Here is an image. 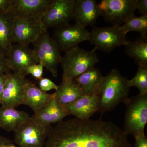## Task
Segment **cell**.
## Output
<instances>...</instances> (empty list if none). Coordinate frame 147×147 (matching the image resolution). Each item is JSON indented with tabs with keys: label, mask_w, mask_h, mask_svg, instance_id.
<instances>
[{
	"label": "cell",
	"mask_w": 147,
	"mask_h": 147,
	"mask_svg": "<svg viewBox=\"0 0 147 147\" xmlns=\"http://www.w3.org/2000/svg\"><path fill=\"white\" fill-rule=\"evenodd\" d=\"M127 135L116 124L76 118L59 123L44 147H131Z\"/></svg>",
	"instance_id": "6da1fadb"
},
{
	"label": "cell",
	"mask_w": 147,
	"mask_h": 147,
	"mask_svg": "<svg viewBox=\"0 0 147 147\" xmlns=\"http://www.w3.org/2000/svg\"><path fill=\"white\" fill-rule=\"evenodd\" d=\"M129 87L128 79L116 69H113L104 76L102 86L98 95V111L101 114L112 111L128 98Z\"/></svg>",
	"instance_id": "7a4b0ae2"
},
{
	"label": "cell",
	"mask_w": 147,
	"mask_h": 147,
	"mask_svg": "<svg viewBox=\"0 0 147 147\" xmlns=\"http://www.w3.org/2000/svg\"><path fill=\"white\" fill-rule=\"evenodd\" d=\"M96 49L88 51L77 46L65 52L62 58V81L74 80L99 61Z\"/></svg>",
	"instance_id": "3957f363"
},
{
	"label": "cell",
	"mask_w": 147,
	"mask_h": 147,
	"mask_svg": "<svg viewBox=\"0 0 147 147\" xmlns=\"http://www.w3.org/2000/svg\"><path fill=\"white\" fill-rule=\"evenodd\" d=\"M126 111L123 131L134 137L145 133L147 123V94L128 98L125 102Z\"/></svg>",
	"instance_id": "277c9868"
},
{
	"label": "cell",
	"mask_w": 147,
	"mask_h": 147,
	"mask_svg": "<svg viewBox=\"0 0 147 147\" xmlns=\"http://www.w3.org/2000/svg\"><path fill=\"white\" fill-rule=\"evenodd\" d=\"M52 128L32 116L14 131V142L19 147H43Z\"/></svg>",
	"instance_id": "5b68a950"
},
{
	"label": "cell",
	"mask_w": 147,
	"mask_h": 147,
	"mask_svg": "<svg viewBox=\"0 0 147 147\" xmlns=\"http://www.w3.org/2000/svg\"><path fill=\"white\" fill-rule=\"evenodd\" d=\"M32 44L36 63L42 64L54 77H57L58 67L62 57L57 44L50 36L47 30Z\"/></svg>",
	"instance_id": "8992f818"
},
{
	"label": "cell",
	"mask_w": 147,
	"mask_h": 147,
	"mask_svg": "<svg viewBox=\"0 0 147 147\" xmlns=\"http://www.w3.org/2000/svg\"><path fill=\"white\" fill-rule=\"evenodd\" d=\"M135 2L136 0H102L98 5L104 20L119 27L135 16Z\"/></svg>",
	"instance_id": "52a82bcc"
},
{
	"label": "cell",
	"mask_w": 147,
	"mask_h": 147,
	"mask_svg": "<svg viewBox=\"0 0 147 147\" xmlns=\"http://www.w3.org/2000/svg\"><path fill=\"white\" fill-rule=\"evenodd\" d=\"M126 34L118 27H94L90 32L89 41L96 50L110 53L116 47L126 45L128 40Z\"/></svg>",
	"instance_id": "ba28073f"
},
{
	"label": "cell",
	"mask_w": 147,
	"mask_h": 147,
	"mask_svg": "<svg viewBox=\"0 0 147 147\" xmlns=\"http://www.w3.org/2000/svg\"><path fill=\"white\" fill-rule=\"evenodd\" d=\"M75 0H53L41 20L45 29L69 24L73 18Z\"/></svg>",
	"instance_id": "9c48e42d"
},
{
	"label": "cell",
	"mask_w": 147,
	"mask_h": 147,
	"mask_svg": "<svg viewBox=\"0 0 147 147\" xmlns=\"http://www.w3.org/2000/svg\"><path fill=\"white\" fill-rule=\"evenodd\" d=\"M53 0H12L9 12L14 18L41 22Z\"/></svg>",
	"instance_id": "30bf717a"
},
{
	"label": "cell",
	"mask_w": 147,
	"mask_h": 147,
	"mask_svg": "<svg viewBox=\"0 0 147 147\" xmlns=\"http://www.w3.org/2000/svg\"><path fill=\"white\" fill-rule=\"evenodd\" d=\"M90 32L78 24H68L56 28L53 38L57 44L60 51L66 52L78 46L83 41L89 40Z\"/></svg>",
	"instance_id": "8fae6325"
},
{
	"label": "cell",
	"mask_w": 147,
	"mask_h": 147,
	"mask_svg": "<svg viewBox=\"0 0 147 147\" xmlns=\"http://www.w3.org/2000/svg\"><path fill=\"white\" fill-rule=\"evenodd\" d=\"M41 22L15 18L13 29V42L28 46L47 31Z\"/></svg>",
	"instance_id": "7c38bea8"
},
{
	"label": "cell",
	"mask_w": 147,
	"mask_h": 147,
	"mask_svg": "<svg viewBox=\"0 0 147 147\" xmlns=\"http://www.w3.org/2000/svg\"><path fill=\"white\" fill-rule=\"evenodd\" d=\"M28 82L25 75L10 73L4 90L2 106L15 108L22 104L25 87Z\"/></svg>",
	"instance_id": "4fadbf2b"
},
{
	"label": "cell",
	"mask_w": 147,
	"mask_h": 147,
	"mask_svg": "<svg viewBox=\"0 0 147 147\" xmlns=\"http://www.w3.org/2000/svg\"><path fill=\"white\" fill-rule=\"evenodd\" d=\"M6 58L11 71L26 76L27 68L37 63L33 49L19 44H13Z\"/></svg>",
	"instance_id": "5bb4252c"
},
{
	"label": "cell",
	"mask_w": 147,
	"mask_h": 147,
	"mask_svg": "<svg viewBox=\"0 0 147 147\" xmlns=\"http://www.w3.org/2000/svg\"><path fill=\"white\" fill-rule=\"evenodd\" d=\"M101 15L98 4L95 0H75L73 17L76 24L86 28L93 26Z\"/></svg>",
	"instance_id": "9a60e30c"
},
{
	"label": "cell",
	"mask_w": 147,
	"mask_h": 147,
	"mask_svg": "<svg viewBox=\"0 0 147 147\" xmlns=\"http://www.w3.org/2000/svg\"><path fill=\"white\" fill-rule=\"evenodd\" d=\"M69 115L65 105L61 104L54 93V96L47 104L32 117L44 124L51 125L52 123L60 122Z\"/></svg>",
	"instance_id": "2e32d148"
},
{
	"label": "cell",
	"mask_w": 147,
	"mask_h": 147,
	"mask_svg": "<svg viewBox=\"0 0 147 147\" xmlns=\"http://www.w3.org/2000/svg\"><path fill=\"white\" fill-rule=\"evenodd\" d=\"M99 98L98 96L84 95L76 101L65 105L69 113L79 119H90L94 113L98 110Z\"/></svg>",
	"instance_id": "e0dca14e"
},
{
	"label": "cell",
	"mask_w": 147,
	"mask_h": 147,
	"mask_svg": "<svg viewBox=\"0 0 147 147\" xmlns=\"http://www.w3.org/2000/svg\"><path fill=\"white\" fill-rule=\"evenodd\" d=\"M104 76L98 69L93 67L74 79L84 95L98 96Z\"/></svg>",
	"instance_id": "ac0fdd59"
},
{
	"label": "cell",
	"mask_w": 147,
	"mask_h": 147,
	"mask_svg": "<svg viewBox=\"0 0 147 147\" xmlns=\"http://www.w3.org/2000/svg\"><path fill=\"white\" fill-rule=\"evenodd\" d=\"M54 95V93L48 94L43 92L29 81L25 87L22 104L28 106L35 114L46 105Z\"/></svg>",
	"instance_id": "d6986e66"
},
{
	"label": "cell",
	"mask_w": 147,
	"mask_h": 147,
	"mask_svg": "<svg viewBox=\"0 0 147 147\" xmlns=\"http://www.w3.org/2000/svg\"><path fill=\"white\" fill-rule=\"evenodd\" d=\"M14 18L9 11L0 13V54L6 57L13 45Z\"/></svg>",
	"instance_id": "ffe728a7"
},
{
	"label": "cell",
	"mask_w": 147,
	"mask_h": 147,
	"mask_svg": "<svg viewBox=\"0 0 147 147\" xmlns=\"http://www.w3.org/2000/svg\"><path fill=\"white\" fill-rule=\"evenodd\" d=\"M30 117L29 114L24 111L1 106L0 108V128L7 131H15Z\"/></svg>",
	"instance_id": "44dd1931"
},
{
	"label": "cell",
	"mask_w": 147,
	"mask_h": 147,
	"mask_svg": "<svg viewBox=\"0 0 147 147\" xmlns=\"http://www.w3.org/2000/svg\"><path fill=\"white\" fill-rule=\"evenodd\" d=\"M54 93L64 105L72 103L84 96L80 87L74 80L62 81Z\"/></svg>",
	"instance_id": "7402d4cb"
},
{
	"label": "cell",
	"mask_w": 147,
	"mask_h": 147,
	"mask_svg": "<svg viewBox=\"0 0 147 147\" xmlns=\"http://www.w3.org/2000/svg\"><path fill=\"white\" fill-rule=\"evenodd\" d=\"M125 47L127 54L138 66H147V38L141 37L134 41L128 40Z\"/></svg>",
	"instance_id": "603a6c76"
},
{
	"label": "cell",
	"mask_w": 147,
	"mask_h": 147,
	"mask_svg": "<svg viewBox=\"0 0 147 147\" xmlns=\"http://www.w3.org/2000/svg\"><path fill=\"white\" fill-rule=\"evenodd\" d=\"M118 28L126 34L128 32H138L142 38H147V16H136L135 15L119 27Z\"/></svg>",
	"instance_id": "cb8c5ba5"
},
{
	"label": "cell",
	"mask_w": 147,
	"mask_h": 147,
	"mask_svg": "<svg viewBox=\"0 0 147 147\" xmlns=\"http://www.w3.org/2000/svg\"><path fill=\"white\" fill-rule=\"evenodd\" d=\"M129 87L137 88L139 91V94H147V66L139 65L135 76L128 80Z\"/></svg>",
	"instance_id": "d4e9b609"
},
{
	"label": "cell",
	"mask_w": 147,
	"mask_h": 147,
	"mask_svg": "<svg viewBox=\"0 0 147 147\" xmlns=\"http://www.w3.org/2000/svg\"><path fill=\"white\" fill-rule=\"evenodd\" d=\"M44 66L40 63H35L30 65L27 68V75L31 74L34 78L37 79H41L42 78Z\"/></svg>",
	"instance_id": "484cf974"
},
{
	"label": "cell",
	"mask_w": 147,
	"mask_h": 147,
	"mask_svg": "<svg viewBox=\"0 0 147 147\" xmlns=\"http://www.w3.org/2000/svg\"><path fill=\"white\" fill-rule=\"evenodd\" d=\"M38 85L39 88L45 92L52 90H56L57 89L58 86L52 80L48 78L43 77L39 80Z\"/></svg>",
	"instance_id": "4316f807"
},
{
	"label": "cell",
	"mask_w": 147,
	"mask_h": 147,
	"mask_svg": "<svg viewBox=\"0 0 147 147\" xmlns=\"http://www.w3.org/2000/svg\"><path fill=\"white\" fill-rule=\"evenodd\" d=\"M135 7L142 16H147V0H136Z\"/></svg>",
	"instance_id": "83f0119b"
},
{
	"label": "cell",
	"mask_w": 147,
	"mask_h": 147,
	"mask_svg": "<svg viewBox=\"0 0 147 147\" xmlns=\"http://www.w3.org/2000/svg\"><path fill=\"white\" fill-rule=\"evenodd\" d=\"M10 74H0V104H1L2 103L3 93L5 86Z\"/></svg>",
	"instance_id": "f1b7e54d"
},
{
	"label": "cell",
	"mask_w": 147,
	"mask_h": 147,
	"mask_svg": "<svg viewBox=\"0 0 147 147\" xmlns=\"http://www.w3.org/2000/svg\"><path fill=\"white\" fill-rule=\"evenodd\" d=\"M135 143L134 147H147V138L145 133L134 137Z\"/></svg>",
	"instance_id": "f546056e"
},
{
	"label": "cell",
	"mask_w": 147,
	"mask_h": 147,
	"mask_svg": "<svg viewBox=\"0 0 147 147\" xmlns=\"http://www.w3.org/2000/svg\"><path fill=\"white\" fill-rule=\"evenodd\" d=\"M10 71L7 58L0 54V74H10Z\"/></svg>",
	"instance_id": "4dcf8cb0"
},
{
	"label": "cell",
	"mask_w": 147,
	"mask_h": 147,
	"mask_svg": "<svg viewBox=\"0 0 147 147\" xmlns=\"http://www.w3.org/2000/svg\"><path fill=\"white\" fill-rule=\"evenodd\" d=\"M12 0H0V13L9 11Z\"/></svg>",
	"instance_id": "1f68e13d"
},
{
	"label": "cell",
	"mask_w": 147,
	"mask_h": 147,
	"mask_svg": "<svg viewBox=\"0 0 147 147\" xmlns=\"http://www.w3.org/2000/svg\"><path fill=\"white\" fill-rule=\"evenodd\" d=\"M0 147H17L10 140L0 136Z\"/></svg>",
	"instance_id": "d6a6232c"
}]
</instances>
